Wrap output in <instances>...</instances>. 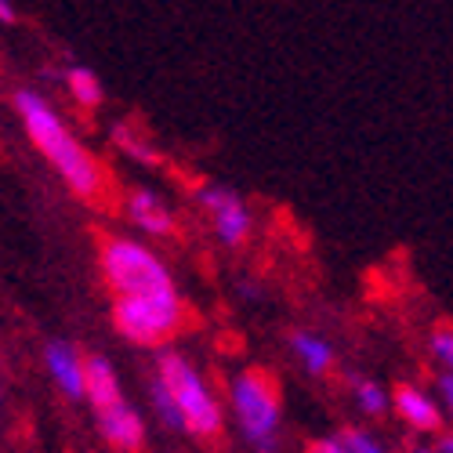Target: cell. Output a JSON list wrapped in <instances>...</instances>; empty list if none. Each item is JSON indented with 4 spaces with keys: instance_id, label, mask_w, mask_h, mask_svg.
<instances>
[{
    "instance_id": "14",
    "label": "cell",
    "mask_w": 453,
    "mask_h": 453,
    "mask_svg": "<svg viewBox=\"0 0 453 453\" xmlns=\"http://www.w3.org/2000/svg\"><path fill=\"white\" fill-rule=\"evenodd\" d=\"M112 142L120 145V153L124 157H131V160H138V164H145V167H157L164 157L157 153V145L149 142L145 134H138L131 124H117L112 127Z\"/></svg>"
},
{
    "instance_id": "10",
    "label": "cell",
    "mask_w": 453,
    "mask_h": 453,
    "mask_svg": "<svg viewBox=\"0 0 453 453\" xmlns=\"http://www.w3.org/2000/svg\"><path fill=\"white\" fill-rule=\"evenodd\" d=\"M124 207H127V218L145 236H171L174 233V218H171L167 203L157 193H149V188H134Z\"/></svg>"
},
{
    "instance_id": "5",
    "label": "cell",
    "mask_w": 453,
    "mask_h": 453,
    "mask_svg": "<svg viewBox=\"0 0 453 453\" xmlns=\"http://www.w3.org/2000/svg\"><path fill=\"white\" fill-rule=\"evenodd\" d=\"M98 265L112 294H145V290L171 287L167 265L138 240H105Z\"/></svg>"
},
{
    "instance_id": "19",
    "label": "cell",
    "mask_w": 453,
    "mask_h": 453,
    "mask_svg": "<svg viewBox=\"0 0 453 453\" xmlns=\"http://www.w3.org/2000/svg\"><path fill=\"white\" fill-rule=\"evenodd\" d=\"M435 385H439V406L449 410L453 406V373H449V366L439 370V381Z\"/></svg>"
},
{
    "instance_id": "21",
    "label": "cell",
    "mask_w": 453,
    "mask_h": 453,
    "mask_svg": "<svg viewBox=\"0 0 453 453\" xmlns=\"http://www.w3.org/2000/svg\"><path fill=\"white\" fill-rule=\"evenodd\" d=\"M15 22H19L15 4H12V0H0V26H15Z\"/></svg>"
},
{
    "instance_id": "23",
    "label": "cell",
    "mask_w": 453,
    "mask_h": 453,
    "mask_svg": "<svg viewBox=\"0 0 453 453\" xmlns=\"http://www.w3.org/2000/svg\"><path fill=\"white\" fill-rule=\"evenodd\" d=\"M413 453H435V449H428V446H421V449H413Z\"/></svg>"
},
{
    "instance_id": "12",
    "label": "cell",
    "mask_w": 453,
    "mask_h": 453,
    "mask_svg": "<svg viewBox=\"0 0 453 453\" xmlns=\"http://www.w3.org/2000/svg\"><path fill=\"white\" fill-rule=\"evenodd\" d=\"M290 349L297 356V363L305 366L309 373H326L334 366V349L323 334H312V330H297L290 337Z\"/></svg>"
},
{
    "instance_id": "1",
    "label": "cell",
    "mask_w": 453,
    "mask_h": 453,
    "mask_svg": "<svg viewBox=\"0 0 453 453\" xmlns=\"http://www.w3.org/2000/svg\"><path fill=\"white\" fill-rule=\"evenodd\" d=\"M12 105L19 112L29 142L41 149V157L58 171V178L69 185V193L88 200V203H98L105 196L109 178H105V171L91 149H84L77 138H73L65 120L51 109V102L33 88H19L12 95Z\"/></svg>"
},
{
    "instance_id": "8",
    "label": "cell",
    "mask_w": 453,
    "mask_h": 453,
    "mask_svg": "<svg viewBox=\"0 0 453 453\" xmlns=\"http://www.w3.org/2000/svg\"><path fill=\"white\" fill-rule=\"evenodd\" d=\"M392 410L399 413V421H406L413 432H442L446 425V410L435 403V395H428L425 388L418 385H399L392 395H388Z\"/></svg>"
},
{
    "instance_id": "24",
    "label": "cell",
    "mask_w": 453,
    "mask_h": 453,
    "mask_svg": "<svg viewBox=\"0 0 453 453\" xmlns=\"http://www.w3.org/2000/svg\"><path fill=\"white\" fill-rule=\"evenodd\" d=\"M0 403H4V381H0Z\"/></svg>"
},
{
    "instance_id": "4",
    "label": "cell",
    "mask_w": 453,
    "mask_h": 453,
    "mask_svg": "<svg viewBox=\"0 0 453 453\" xmlns=\"http://www.w3.org/2000/svg\"><path fill=\"white\" fill-rule=\"evenodd\" d=\"M233 413L243 439L257 453H276L280 446V388L265 370H243L233 381Z\"/></svg>"
},
{
    "instance_id": "15",
    "label": "cell",
    "mask_w": 453,
    "mask_h": 453,
    "mask_svg": "<svg viewBox=\"0 0 453 453\" xmlns=\"http://www.w3.org/2000/svg\"><path fill=\"white\" fill-rule=\"evenodd\" d=\"M388 392L385 385H377V381H359L356 385V406L366 413V418H381V413H388Z\"/></svg>"
},
{
    "instance_id": "3",
    "label": "cell",
    "mask_w": 453,
    "mask_h": 453,
    "mask_svg": "<svg viewBox=\"0 0 453 453\" xmlns=\"http://www.w3.org/2000/svg\"><path fill=\"white\" fill-rule=\"evenodd\" d=\"M181 323H185V305L174 283L145 294H117V301H112V326L131 345H160L181 330Z\"/></svg>"
},
{
    "instance_id": "22",
    "label": "cell",
    "mask_w": 453,
    "mask_h": 453,
    "mask_svg": "<svg viewBox=\"0 0 453 453\" xmlns=\"http://www.w3.org/2000/svg\"><path fill=\"white\" fill-rule=\"evenodd\" d=\"M435 453H453V439H449L446 432L439 435V446H435Z\"/></svg>"
},
{
    "instance_id": "2",
    "label": "cell",
    "mask_w": 453,
    "mask_h": 453,
    "mask_svg": "<svg viewBox=\"0 0 453 453\" xmlns=\"http://www.w3.org/2000/svg\"><path fill=\"white\" fill-rule=\"evenodd\" d=\"M157 381L164 385V392L171 395V403L178 406L181 418V432L196 435V439H214L225 425L221 403L214 395V388L203 381V373L188 363L181 352H160L157 359Z\"/></svg>"
},
{
    "instance_id": "13",
    "label": "cell",
    "mask_w": 453,
    "mask_h": 453,
    "mask_svg": "<svg viewBox=\"0 0 453 453\" xmlns=\"http://www.w3.org/2000/svg\"><path fill=\"white\" fill-rule=\"evenodd\" d=\"M65 91L73 95V102L84 109H98L105 102V88L98 81V73L88 65H69L65 69Z\"/></svg>"
},
{
    "instance_id": "6",
    "label": "cell",
    "mask_w": 453,
    "mask_h": 453,
    "mask_svg": "<svg viewBox=\"0 0 453 453\" xmlns=\"http://www.w3.org/2000/svg\"><path fill=\"white\" fill-rule=\"evenodd\" d=\"M196 196L214 221V236L225 247H243L254 229V218H250L247 203L240 200V193H233V188H225V185H203Z\"/></svg>"
},
{
    "instance_id": "9",
    "label": "cell",
    "mask_w": 453,
    "mask_h": 453,
    "mask_svg": "<svg viewBox=\"0 0 453 453\" xmlns=\"http://www.w3.org/2000/svg\"><path fill=\"white\" fill-rule=\"evenodd\" d=\"M44 366H48V377L55 381V388L65 399H73V403L84 399V356L69 342H51L44 349Z\"/></svg>"
},
{
    "instance_id": "16",
    "label": "cell",
    "mask_w": 453,
    "mask_h": 453,
    "mask_svg": "<svg viewBox=\"0 0 453 453\" xmlns=\"http://www.w3.org/2000/svg\"><path fill=\"white\" fill-rule=\"evenodd\" d=\"M337 449L342 453H388V446L381 439H373L363 428H345L342 435H337Z\"/></svg>"
},
{
    "instance_id": "7",
    "label": "cell",
    "mask_w": 453,
    "mask_h": 453,
    "mask_svg": "<svg viewBox=\"0 0 453 453\" xmlns=\"http://www.w3.org/2000/svg\"><path fill=\"white\" fill-rule=\"evenodd\" d=\"M98 435L105 439L109 449L117 453H138L145 446V421L134 406H127L124 399L102 406L98 410Z\"/></svg>"
},
{
    "instance_id": "17",
    "label": "cell",
    "mask_w": 453,
    "mask_h": 453,
    "mask_svg": "<svg viewBox=\"0 0 453 453\" xmlns=\"http://www.w3.org/2000/svg\"><path fill=\"white\" fill-rule=\"evenodd\" d=\"M149 392H153V395H149V403H153V410H157L160 425H164V428H174V432H181V418H178V406L171 403V395L164 392V385L157 381V377H153V385H149Z\"/></svg>"
},
{
    "instance_id": "11",
    "label": "cell",
    "mask_w": 453,
    "mask_h": 453,
    "mask_svg": "<svg viewBox=\"0 0 453 453\" xmlns=\"http://www.w3.org/2000/svg\"><path fill=\"white\" fill-rule=\"evenodd\" d=\"M84 399L102 410V406H112L120 403L124 392H120V377L112 370V363L105 356H88L84 359Z\"/></svg>"
},
{
    "instance_id": "20",
    "label": "cell",
    "mask_w": 453,
    "mask_h": 453,
    "mask_svg": "<svg viewBox=\"0 0 453 453\" xmlns=\"http://www.w3.org/2000/svg\"><path fill=\"white\" fill-rule=\"evenodd\" d=\"M305 453H342V449H337V435H323V439H312Z\"/></svg>"
},
{
    "instance_id": "18",
    "label": "cell",
    "mask_w": 453,
    "mask_h": 453,
    "mask_svg": "<svg viewBox=\"0 0 453 453\" xmlns=\"http://www.w3.org/2000/svg\"><path fill=\"white\" fill-rule=\"evenodd\" d=\"M428 349H432V356H435V363H439V366H449V363H453V330H449V326L432 330Z\"/></svg>"
}]
</instances>
